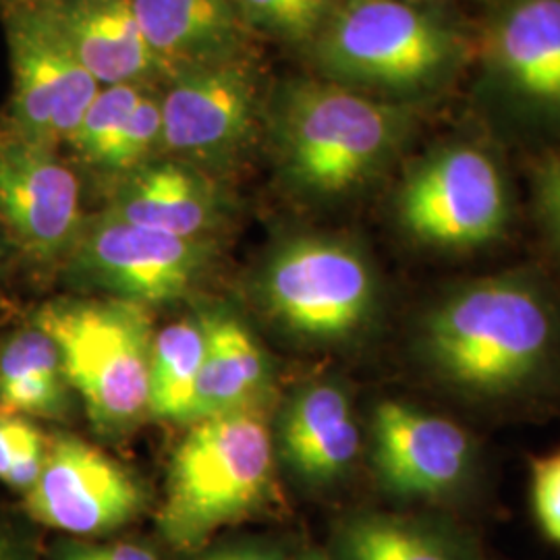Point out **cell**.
Masks as SVG:
<instances>
[{
  "mask_svg": "<svg viewBox=\"0 0 560 560\" xmlns=\"http://www.w3.org/2000/svg\"><path fill=\"white\" fill-rule=\"evenodd\" d=\"M272 497L275 444L264 411L249 407L191 421L168 465L162 538L194 555Z\"/></svg>",
  "mask_w": 560,
  "mask_h": 560,
  "instance_id": "cell-4",
  "label": "cell"
},
{
  "mask_svg": "<svg viewBox=\"0 0 560 560\" xmlns=\"http://www.w3.org/2000/svg\"><path fill=\"white\" fill-rule=\"evenodd\" d=\"M36 430L30 421L15 416H0V480L7 481L21 444Z\"/></svg>",
  "mask_w": 560,
  "mask_h": 560,
  "instance_id": "cell-30",
  "label": "cell"
},
{
  "mask_svg": "<svg viewBox=\"0 0 560 560\" xmlns=\"http://www.w3.org/2000/svg\"><path fill=\"white\" fill-rule=\"evenodd\" d=\"M370 463L382 492L405 504L448 513L480 486V442L441 411L384 399L370 416Z\"/></svg>",
  "mask_w": 560,
  "mask_h": 560,
  "instance_id": "cell-8",
  "label": "cell"
},
{
  "mask_svg": "<svg viewBox=\"0 0 560 560\" xmlns=\"http://www.w3.org/2000/svg\"><path fill=\"white\" fill-rule=\"evenodd\" d=\"M206 353L203 322L183 320L156 332L150 363L148 416L189 423Z\"/></svg>",
  "mask_w": 560,
  "mask_h": 560,
  "instance_id": "cell-22",
  "label": "cell"
},
{
  "mask_svg": "<svg viewBox=\"0 0 560 560\" xmlns=\"http://www.w3.org/2000/svg\"><path fill=\"white\" fill-rule=\"evenodd\" d=\"M141 481L119 460L75 436L48 444L40 478L25 492L32 520L78 540H94L138 520Z\"/></svg>",
  "mask_w": 560,
  "mask_h": 560,
  "instance_id": "cell-11",
  "label": "cell"
},
{
  "mask_svg": "<svg viewBox=\"0 0 560 560\" xmlns=\"http://www.w3.org/2000/svg\"><path fill=\"white\" fill-rule=\"evenodd\" d=\"M534 203L544 237L560 260V154L544 156L536 164Z\"/></svg>",
  "mask_w": 560,
  "mask_h": 560,
  "instance_id": "cell-27",
  "label": "cell"
},
{
  "mask_svg": "<svg viewBox=\"0 0 560 560\" xmlns=\"http://www.w3.org/2000/svg\"><path fill=\"white\" fill-rule=\"evenodd\" d=\"M478 55L504 106L560 131V0H502L483 25Z\"/></svg>",
  "mask_w": 560,
  "mask_h": 560,
  "instance_id": "cell-13",
  "label": "cell"
},
{
  "mask_svg": "<svg viewBox=\"0 0 560 560\" xmlns=\"http://www.w3.org/2000/svg\"><path fill=\"white\" fill-rule=\"evenodd\" d=\"M310 48L320 78L409 102L451 80L471 46L421 0H339Z\"/></svg>",
  "mask_w": 560,
  "mask_h": 560,
  "instance_id": "cell-3",
  "label": "cell"
},
{
  "mask_svg": "<svg viewBox=\"0 0 560 560\" xmlns=\"http://www.w3.org/2000/svg\"><path fill=\"white\" fill-rule=\"evenodd\" d=\"M85 279L113 298L162 305L185 298L208 268L212 243L185 240L104 212L73 247Z\"/></svg>",
  "mask_w": 560,
  "mask_h": 560,
  "instance_id": "cell-12",
  "label": "cell"
},
{
  "mask_svg": "<svg viewBox=\"0 0 560 560\" xmlns=\"http://www.w3.org/2000/svg\"><path fill=\"white\" fill-rule=\"evenodd\" d=\"M252 34L312 46L339 0H235Z\"/></svg>",
  "mask_w": 560,
  "mask_h": 560,
  "instance_id": "cell-24",
  "label": "cell"
},
{
  "mask_svg": "<svg viewBox=\"0 0 560 560\" xmlns=\"http://www.w3.org/2000/svg\"><path fill=\"white\" fill-rule=\"evenodd\" d=\"M25 2H38V0H0V4H2L4 9H9V7H18V4H25Z\"/></svg>",
  "mask_w": 560,
  "mask_h": 560,
  "instance_id": "cell-33",
  "label": "cell"
},
{
  "mask_svg": "<svg viewBox=\"0 0 560 560\" xmlns=\"http://www.w3.org/2000/svg\"><path fill=\"white\" fill-rule=\"evenodd\" d=\"M106 212L175 237L208 240L226 219L229 201L208 171L162 156L120 177Z\"/></svg>",
  "mask_w": 560,
  "mask_h": 560,
  "instance_id": "cell-16",
  "label": "cell"
},
{
  "mask_svg": "<svg viewBox=\"0 0 560 560\" xmlns=\"http://www.w3.org/2000/svg\"><path fill=\"white\" fill-rule=\"evenodd\" d=\"M13 71L4 127L59 150L71 140L102 85L81 65L38 2L4 9Z\"/></svg>",
  "mask_w": 560,
  "mask_h": 560,
  "instance_id": "cell-10",
  "label": "cell"
},
{
  "mask_svg": "<svg viewBox=\"0 0 560 560\" xmlns=\"http://www.w3.org/2000/svg\"><path fill=\"white\" fill-rule=\"evenodd\" d=\"M159 154H162L161 92L148 85L133 106L119 138L113 143L108 156L102 162L101 171L120 179L143 164L159 159Z\"/></svg>",
  "mask_w": 560,
  "mask_h": 560,
  "instance_id": "cell-25",
  "label": "cell"
},
{
  "mask_svg": "<svg viewBox=\"0 0 560 560\" xmlns=\"http://www.w3.org/2000/svg\"><path fill=\"white\" fill-rule=\"evenodd\" d=\"M326 552L330 560H483L478 538L441 511L349 513Z\"/></svg>",
  "mask_w": 560,
  "mask_h": 560,
  "instance_id": "cell-19",
  "label": "cell"
},
{
  "mask_svg": "<svg viewBox=\"0 0 560 560\" xmlns=\"http://www.w3.org/2000/svg\"><path fill=\"white\" fill-rule=\"evenodd\" d=\"M59 349L38 326L23 330L0 351V416H55L65 405Z\"/></svg>",
  "mask_w": 560,
  "mask_h": 560,
  "instance_id": "cell-21",
  "label": "cell"
},
{
  "mask_svg": "<svg viewBox=\"0 0 560 560\" xmlns=\"http://www.w3.org/2000/svg\"><path fill=\"white\" fill-rule=\"evenodd\" d=\"M57 560H162L161 555L140 541L67 540L57 550Z\"/></svg>",
  "mask_w": 560,
  "mask_h": 560,
  "instance_id": "cell-28",
  "label": "cell"
},
{
  "mask_svg": "<svg viewBox=\"0 0 560 560\" xmlns=\"http://www.w3.org/2000/svg\"><path fill=\"white\" fill-rule=\"evenodd\" d=\"M361 441L353 399L345 384L330 378L303 384L280 418V455L314 490L337 486L351 474Z\"/></svg>",
  "mask_w": 560,
  "mask_h": 560,
  "instance_id": "cell-15",
  "label": "cell"
},
{
  "mask_svg": "<svg viewBox=\"0 0 560 560\" xmlns=\"http://www.w3.org/2000/svg\"><path fill=\"white\" fill-rule=\"evenodd\" d=\"M291 560H330L328 552L316 548V546H307V548H301L298 552H293Z\"/></svg>",
  "mask_w": 560,
  "mask_h": 560,
  "instance_id": "cell-31",
  "label": "cell"
},
{
  "mask_svg": "<svg viewBox=\"0 0 560 560\" xmlns=\"http://www.w3.org/2000/svg\"><path fill=\"white\" fill-rule=\"evenodd\" d=\"M206 353L191 421L258 407L268 386V361L252 332L233 316H206Z\"/></svg>",
  "mask_w": 560,
  "mask_h": 560,
  "instance_id": "cell-20",
  "label": "cell"
},
{
  "mask_svg": "<svg viewBox=\"0 0 560 560\" xmlns=\"http://www.w3.org/2000/svg\"><path fill=\"white\" fill-rule=\"evenodd\" d=\"M0 219L36 260H55L83 231L81 185L55 148L0 127Z\"/></svg>",
  "mask_w": 560,
  "mask_h": 560,
  "instance_id": "cell-14",
  "label": "cell"
},
{
  "mask_svg": "<svg viewBox=\"0 0 560 560\" xmlns=\"http://www.w3.org/2000/svg\"><path fill=\"white\" fill-rule=\"evenodd\" d=\"M293 552L277 541L241 540L201 548L191 560H291Z\"/></svg>",
  "mask_w": 560,
  "mask_h": 560,
  "instance_id": "cell-29",
  "label": "cell"
},
{
  "mask_svg": "<svg viewBox=\"0 0 560 560\" xmlns=\"http://www.w3.org/2000/svg\"><path fill=\"white\" fill-rule=\"evenodd\" d=\"M261 298L295 339L345 347L363 339L381 316L374 261L360 243L301 233L277 245L261 270Z\"/></svg>",
  "mask_w": 560,
  "mask_h": 560,
  "instance_id": "cell-6",
  "label": "cell"
},
{
  "mask_svg": "<svg viewBox=\"0 0 560 560\" xmlns=\"http://www.w3.org/2000/svg\"><path fill=\"white\" fill-rule=\"evenodd\" d=\"M141 32L168 80L245 55L249 27L235 0H131Z\"/></svg>",
  "mask_w": 560,
  "mask_h": 560,
  "instance_id": "cell-18",
  "label": "cell"
},
{
  "mask_svg": "<svg viewBox=\"0 0 560 560\" xmlns=\"http://www.w3.org/2000/svg\"><path fill=\"white\" fill-rule=\"evenodd\" d=\"M264 127L284 183L307 200L335 201L399 159L416 108L326 78H291L266 98Z\"/></svg>",
  "mask_w": 560,
  "mask_h": 560,
  "instance_id": "cell-2",
  "label": "cell"
},
{
  "mask_svg": "<svg viewBox=\"0 0 560 560\" xmlns=\"http://www.w3.org/2000/svg\"><path fill=\"white\" fill-rule=\"evenodd\" d=\"M148 85L150 83L102 85L67 145L73 148L85 164L101 168Z\"/></svg>",
  "mask_w": 560,
  "mask_h": 560,
  "instance_id": "cell-23",
  "label": "cell"
},
{
  "mask_svg": "<svg viewBox=\"0 0 560 560\" xmlns=\"http://www.w3.org/2000/svg\"><path fill=\"white\" fill-rule=\"evenodd\" d=\"M529 504L541 534L560 546V446L529 459Z\"/></svg>",
  "mask_w": 560,
  "mask_h": 560,
  "instance_id": "cell-26",
  "label": "cell"
},
{
  "mask_svg": "<svg viewBox=\"0 0 560 560\" xmlns=\"http://www.w3.org/2000/svg\"><path fill=\"white\" fill-rule=\"evenodd\" d=\"M0 560H18L13 546L0 534Z\"/></svg>",
  "mask_w": 560,
  "mask_h": 560,
  "instance_id": "cell-32",
  "label": "cell"
},
{
  "mask_svg": "<svg viewBox=\"0 0 560 560\" xmlns=\"http://www.w3.org/2000/svg\"><path fill=\"white\" fill-rule=\"evenodd\" d=\"M36 326L55 340L67 384L102 432H125L148 416L154 328L145 305L125 300L59 301Z\"/></svg>",
  "mask_w": 560,
  "mask_h": 560,
  "instance_id": "cell-5",
  "label": "cell"
},
{
  "mask_svg": "<svg viewBox=\"0 0 560 560\" xmlns=\"http://www.w3.org/2000/svg\"><path fill=\"white\" fill-rule=\"evenodd\" d=\"M38 4L101 85L150 83L161 75L131 0H38Z\"/></svg>",
  "mask_w": 560,
  "mask_h": 560,
  "instance_id": "cell-17",
  "label": "cell"
},
{
  "mask_svg": "<svg viewBox=\"0 0 560 560\" xmlns=\"http://www.w3.org/2000/svg\"><path fill=\"white\" fill-rule=\"evenodd\" d=\"M395 214L416 245L441 256H467L506 235L513 194L490 150L474 141H446L405 173Z\"/></svg>",
  "mask_w": 560,
  "mask_h": 560,
  "instance_id": "cell-7",
  "label": "cell"
},
{
  "mask_svg": "<svg viewBox=\"0 0 560 560\" xmlns=\"http://www.w3.org/2000/svg\"><path fill=\"white\" fill-rule=\"evenodd\" d=\"M421 374L444 397L506 411L560 386V293L536 270L455 280L421 307Z\"/></svg>",
  "mask_w": 560,
  "mask_h": 560,
  "instance_id": "cell-1",
  "label": "cell"
},
{
  "mask_svg": "<svg viewBox=\"0 0 560 560\" xmlns=\"http://www.w3.org/2000/svg\"><path fill=\"white\" fill-rule=\"evenodd\" d=\"M266 98L247 52L180 71L161 92L162 154L203 171L237 161L264 122Z\"/></svg>",
  "mask_w": 560,
  "mask_h": 560,
  "instance_id": "cell-9",
  "label": "cell"
}]
</instances>
